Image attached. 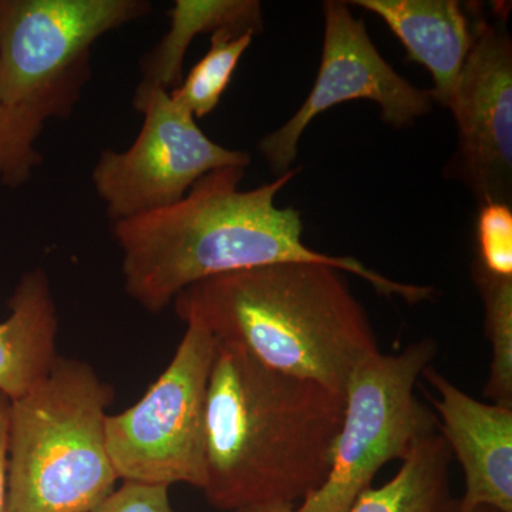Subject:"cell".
<instances>
[{"instance_id": "obj_19", "label": "cell", "mask_w": 512, "mask_h": 512, "mask_svg": "<svg viewBox=\"0 0 512 512\" xmlns=\"http://www.w3.org/2000/svg\"><path fill=\"white\" fill-rule=\"evenodd\" d=\"M477 264L488 274L512 276V211L503 202L481 205L477 218Z\"/></svg>"}, {"instance_id": "obj_1", "label": "cell", "mask_w": 512, "mask_h": 512, "mask_svg": "<svg viewBox=\"0 0 512 512\" xmlns=\"http://www.w3.org/2000/svg\"><path fill=\"white\" fill-rule=\"evenodd\" d=\"M298 171L241 191L245 168H220L204 175L177 204L113 222L128 295L158 313L185 288L212 276L276 264H322L359 276L386 298L410 305L429 301L436 292L430 286L393 281L353 256L309 248L302 239L301 212L275 205Z\"/></svg>"}, {"instance_id": "obj_3", "label": "cell", "mask_w": 512, "mask_h": 512, "mask_svg": "<svg viewBox=\"0 0 512 512\" xmlns=\"http://www.w3.org/2000/svg\"><path fill=\"white\" fill-rule=\"evenodd\" d=\"M175 313L262 365L339 394L379 345L342 271L276 264L212 276L175 296Z\"/></svg>"}, {"instance_id": "obj_2", "label": "cell", "mask_w": 512, "mask_h": 512, "mask_svg": "<svg viewBox=\"0 0 512 512\" xmlns=\"http://www.w3.org/2000/svg\"><path fill=\"white\" fill-rule=\"evenodd\" d=\"M343 409V394L217 340L205 409L208 503L232 512L305 500L328 478Z\"/></svg>"}, {"instance_id": "obj_16", "label": "cell", "mask_w": 512, "mask_h": 512, "mask_svg": "<svg viewBox=\"0 0 512 512\" xmlns=\"http://www.w3.org/2000/svg\"><path fill=\"white\" fill-rule=\"evenodd\" d=\"M254 36L252 32L237 33L227 29L212 33L207 55L192 67L180 87L171 90V99L195 120L211 114L220 104Z\"/></svg>"}, {"instance_id": "obj_18", "label": "cell", "mask_w": 512, "mask_h": 512, "mask_svg": "<svg viewBox=\"0 0 512 512\" xmlns=\"http://www.w3.org/2000/svg\"><path fill=\"white\" fill-rule=\"evenodd\" d=\"M45 124L0 103V184L19 188L42 164L36 141Z\"/></svg>"}, {"instance_id": "obj_4", "label": "cell", "mask_w": 512, "mask_h": 512, "mask_svg": "<svg viewBox=\"0 0 512 512\" xmlns=\"http://www.w3.org/2000/svg\"><path fill=\"white\" fill-rule=\"evenodd\" d=\"M113 389L89 363L57 357L10 402L6 512H94L116 490L106 446Z\"/></svg>"}, {"instance_id": "obj_9", "label": "cell", "mask_w": 512, "mask_h": 512, "mask_svg": "<svg viewBox=\"0 0 512 512\" xmlns=\"http://www.w3.org/2000/svg\"><path fill=\"white\" fill-rule=\"evenodd\" d=\"M325 36L318 77L305 103L284 126L259 143V151L276 175L288 173L298 156L299 141L319 114L350 100L379 104L390 126H410L433 109L431 90L407 82L390 66L367 35L348 3L328 0L323 5Z\"/></svg>"}, {"instance_id": "obj_22", "label": "cell", "mask_w": 512, "mask_h": 512, "mask_svg": "<svg viewBox=\"0 0 512 512\" xmlns=\"http://www.w3.org/2000/svg\"><path fill=\"white\" fill-rule=\"evenodd\" d=\"M232 512H299L293 504L286 503H265L248 505V507L238 508Z\"/></svg>"}, {"instance_id": "obj_6", "label": "cell", "mask_w": 512, "mask_h": 512, "mask_svg": "<svg viewBox=\"0 0 512 512\" xmlns=\"http://www.w3.org/2000/svg\"><path fill=\"white\" fill-rule=\"evenodd\" d=\"M437 353L436 340L424 338L400 353L377 350L357 363L343 392L345 409L328 478L299 512H349L380 468L403 461L417 443L437 433V414L416 396Z\"/></svg>"}, {"instance_id": "obj_20", "label": "cell", "mask_w": 512, "mask_h": 512, "mask_svg": "<svg viewBox=\"0 0 512 512\" xmlns=\"http://www.w3.org/2000/svg\"><path fill=\"white\" fill-rule=\"evenodd\" d=\"M94 512H177L170 501V487L123 483Z\"/></svg>"}, {"instance_id": "obj_23", "label": "cell", "mask_w": 512, "mask_h": 512, "mask_svg": "<svg viewBox=\"0 0 512 512\" xmlns=\"http://www.w3.org/2000/svg\"><path fill=\"white\" fill-rule=\"evenodd\" d=\"M454 512H501L498 510H495V508L491 507H476V508H470V510H463V508L458 507V504L456 505V510Z\"/></svg>"}, {"instance_id": "obj_10", "label": "cell", "mask_w": 512, "mask_h": 512, "mask_svg": "<svg viewBox=\"0 0 512 512\" xmlns=\"http://www.w3.org/2000/svg\"><path fill=\"white\" fill-rule=\"evenodd\" d=\"M447 109L458 131L451 175L464 181L481 205H511L512 42L504 20H477Z\"/></svg>"}, {"instance_id": "obj_8", "label": "cell", "mask_w": 512, "mask_h": 512, "mask_svg": "<svg viewBox=\"0 0 512 512\" xmlns=\"http://www.w3.org/2000/svg\"><path fill=\"white\" fill-rule=\"evenodd\" d=\"M134 109L144 116L136 140L126 151L104 150L92 173L113 222L177 204L212 171L251 164L245 151L205 136L194 116L164 90L148 94Z\"/></svg>"}, {"instance_id": "obj_5", "label": "cell", "mask_w": 512, "mask_h": 512, "mask_svg": "<svg viewBox=\"0 0 512 512\" xmlns=\"http://www.w3.org/2000/svg\"><path fill=\"white\" fill-rule=\"evenodd\" d=\"M151 10L147 0H0V103L43 124L67 119L94 43Z\"/></svg>"}, {"instance_id": "obj_17", "label": "cell", "mask_w": 512, "mask_h": 512, "mask_svg": "<svg viewBox=\"0 0 512 512\" xmlns=\"http://www.w3.org/2000/svg\"><path fill=\"white\" fill-rule=\"evenodd\" d=\"M473 278L483 299L485 335L491 343L484 396L495 404L512 407V276L488 274L474 262Z\"/></svg>"}, {"instance_id": "obj_11", "label": "cell", "mask_w": 512, "mask_h": 512, "mask_svg": "<svg viewBox=\"0 0 512 512\" xmlns=\"http://www.w3.org/2000/svg\"><path fill=\"white\" fill-rule=\"evenodd\" d=\"M421 377L439 394L431 400L439 413V433L466 477L458 507L512 512V407L468 396L433 366Z\"/></svg>"}, {"instance_id": "obj_13", "label": "cell", "mask_w": 512, "mask_h": 512, "mask_svg": "<svg viewBox=\"0 0 512 512\" xmlns=\"http://www.w3.org/2000/svg\"><path fill=\"white\" fill-rule=\"evenodd\" d=\"M8 306V319L0 323V393L12 402L33 389L59 357V320L45 271L23 276Z\"/></svg>"}, {"instance_id": "obj_7", "label": "cell", "mask_w": 512, "mask_h": 512, "mask_svg": "<svg viewBox=\"0 0 512 512\" xmlns=\"http://www.w3.org/2000/svg\"><path fill=\"white\" fill-rule=\"evenodd\" d=\"M217 340L188 323L167 369L143 399L107 416L106 446L123 483L205 485V409Z\"/></svg>"}, {"instance_id": "obj_14", "label": "cell", "mask_w": 512, "mask_h": 512, "mask_svg": "<svg viewBox=\"0 0 512 512\" xmlns=\"http://www.w3.org/2000/svg\"><path fill=\"white\" fill-rule=\"evenodd\" d=\"M168 16L170 28L141 60L143 77L134 106L156 90L170 93L180 87L185 55L195 37L225 29L256 35L264 28L261 2L256 0H175Z\"/></svg>"}, {"instance_id": "obj_21", "label": "cell", "mask_w": 512, "mask_h": 512, "mask_svg": "<svg viewBox=\"0 0 512 512\" xmlns=\"http://www.w3.org/2000/svg\"><path fill=\"white\" fill-rule=\"evenodd\" d=\"M9 409L10 400L0 393V512L8 504Z\"/></svg>"}, {"instance_id": "obj_15", "label": "cell", "mask_w": 512, "mask_h": 512, "mask_svg": "<svg viewBox=\"0 0 512 512\" xmlns=\"http://www.w3.org/2000/svg\"><path fill=\"white\" fill-rule=\"evenodd\" d=\"M451 458L440 433L431 434L413 447L389 483L367 488L349 512H454Z\"/></svg>"}, {"instance_id": "obj_12", "label": "cell", "mask_w": 512, "mask_h": 512, "mask_svg": "<svg viewBox=\"0 0 512 512\" xmlns=\"http://www.w3.org/2000/svg\"><path fill=\"white\" fill-rule=\"evenodd\" d=\"M375 13L406 47L409 60L429 70L434 100L447 107L476 37V25L456 0H355Z\"/></svg>"}]
</instances>
